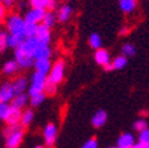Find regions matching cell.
I'll return each mask as SVG.
<instances>
[{
    "instance_id": "5b68a950",
    "label": "cell",
    "mask_w": 149,
    "mask_h": 148,
    "mask_svg": "<svg viewBox=\"0 0 149 148\" xmlns=\"http://www.w3.org/2000/svg\"><path fill=\"white\" fill-rule=\"evenodd\" d=\"M15 62L17 64L19 68H23V69H27V68L33 67L35 59L32 56L27 55V53L19 51L17 48H15Z\"/></svg>"
},
{
    "instance_id": "d6986e66",
    "label": "cell",
    "mask_w": 149,
    "mask_h": 148,
    "mask_svg": "<svg viewBox=\"0 0 149 148\" xmlns=\"http://www.w3.org/2000/svg\"><path fill=\"white\" fill-rule=\"evenodd\" d=\"M118 4L124 13H132L137 7V0H120Z\"/></svg>"
},
{
    "instance_id": "ab89813d",
    "label": "cell",
    "mask_w": 149,
    "mask_h": 148,
    "mask_svg": "<svg viewBox=\"0 0 149 148\" xmlns=\"http://www.w3.org/2000/svg\"><path fill=\"white\" fill-rule=\"evenodd\" d=\"M128 31H129V28H128V27H123V28L120 29V34H121V35H127Z\"/></svg>"
},
{
    "instance_id": "d4e9b609",
    "label": "cell",
    "mask_w": 149,
    "mask_h": 148,
    "mask_svg": "<svg viewBox=\"0 0 149 148\" xmlns=\"http://www.w3.org/2000/svg\"><path fill=\"white\" fill-rule=\"evenodd\" d=\"M44 100H45V93L44 92L37 93V95H33V96H29V103H31L32 107H37V105H40Z\"/></svg>"
},
{
    "instance_id": "3957f363",
    "label": "cell",
    "mask_w": 149,
    "mask_h": 148,
    "mask_svg": "<svg viewBox=\"0 0 149 148\" xmlns=\"http://www.w3.org/2000/svg\"><path fill=\"white\" fill-rule=\"evenodd\" d=\"M45 81H47V76L41 75L39 72H33L31 77V83H28V95L33 96L37 93L44 92V87H45Z\"/></svg>"
},
{
    "instance_id": "bcb514c9",
    "label": "cell",
    "mask_w": 149,
    "mask_h": 148,
    "mask_svg": "<svg viewBox=\"0 0 149 148\" xmlns=\"http://www.w3.org/2000/svg\"><path fill=\"white\" fill-rule=\"evenodd\" d=\"M65 1H67V0H65Z\"/></svg>"
},
{
    "instance_id": "8992f818",
    "label": "cell",
    "mask_w": 149,
    "mask_h": 148,
    "mask_svg": "<svg viewBox=\"0 0 149 148\" xmlns=\"http://www.w3.org/2000/svg\"><path fill=\"white\" fill-rule=\"evenodd\" d=\"M43 136L44 140H45V147L51 148L56 143V139H57V127H56V124L53 123L47 124L43 131Z\"/></svg>"
},
{
    "instance_id": "ac0fdd59",
    "label": "cell",
    "mask_w": 149,
    "mask_h": 148,
    "mask_svg": "<svg viewBox=\"0 0 149 148\" xmlns=\"http://www.w3.org/2000/svg\"><path fill=\"white\" fill-rule=\"evenodd\" d=\"M51 55H52V49H51L49 46H47V44H39L33 58H35V60H36V59H49Z\"/></svg>"
},
{
    "instance_id": "f35d334b",
    "label": "cell",
    "mask_w": 149,
    "mask_h": 148,
    "mask_svg": "<svg viewBox=\"0 0 149 148\" xmlns=\"http://www.w3.org/2000/svg\"><path fill=\"white\" fill-rule=\"evenodd\" d=\"M130 148H149V145H145V144H140V143H134L133 145Z\"/></svg>"
},
{
    "instance_id": "83f0119b",
    "label": "cell",
    "mask_w": 149,
    "mask_h": 148,
    "mask_svg": "<svg viewBox=\"0 0 149 148\" xmlns=\"http://www.w3.org/2000/svg\"><path fill=\"white\" fill-rule=\"evenodd\" d=\"M136 55V47L133 46V44H125V46H123V56H125V58H132V56Z\"/></svg>"
},
{
    "instance_id": "30bf717a",
    "label": "cell",
    "mask_w": 149,
    "mask_h": 148,
    "mask_svg": "<svg viewBox=\"0 0 149 148\" xmlns=\"http://www.w3.org/2000/svg\"><path fill=\"white\" fill-rule=\"evenodd\" d=\"M20 116H22V109L9 107V111L4 121L7 123V126H20Z\"/></svg>"
},
{
    "instance_id": "cb8c5ba5",
    "label": "cell",
    "mask_w": 149,
    "mask_h": 148,
    "mask_svg": "<svg viewBox=\"0 0 149 148\" xmlns=\"http://www.w3.org/2000/svg\"><path fill=\"white\" fill-rule=\"evenodd\" d=\"M17 69H19V67H17V64H16L15 60H8L3 67V72L6 75H8V76L15 75L16 72H17Z\"/></svg>"
},
{
    "instance_id": "7402d4cb",
    "label": "cell",
    "mask_w": 149,
    "mask_h": 148,
    "mask_svg": "<svg viewBox=\"0 0 149 148\" xmlns=\"http://www.w3.org/2000/svg\"><path fill=\"white\" fill-rule=\"evenodd\" d=\"M55 23H56V15L52 12V11H45L44 18H43V20H41V24L48 27V28H51L55 25Z\"/></svg>"
},
{
    "instance_id": "6da1fadb",
    "label": "cell",
    "mask_w": 149,
    "mask_h": 148,
    "mask_svg": "<svg viewBox=\"0 0 149 148\" xmlns=\"http://www.w3.org/2000/svg\"><path fill=\"white\" fill-rule=\"evenodd\" d=\"M3 133L7 148H19L24 137V130L22 126H7Z\"/></svg>"
},
{
    "instance_id": "603a6c76",
    "label": "cell",
    "mask_w": 149,
    "mask_h": 148,
    "mask_svg": "<svg viewBox=\"0 0 149 148\" xmlns=\"http://www.w3.org/2000/svg\"><path fill=\"white\" fill-rule=\"evenodd\" d=\"M111 64H112V68H113V69H123V68H125V65L128 64V59L123 55L116 56Z\"/></svg>"
},
{
    "instance_id": "7bdbcfd3",
    "label": "cell",
    "mask_w": 149,
    "mask_h": 148,
    "mask_svg": "<svg viewBox=\"0 0 149 148\" xmlns=\"http://www.w3.org/2000/svg\"><path fill=\"white\" fill-rule=\"evenodd\" d=\"M36 148H48V147H45V145H37Z\"/></svg>"
},
{
    "instance_id": "b9f144b4",
    "label": "cell",
    "mask_w": 149,
    "mask_h": 148,
    "mask_svg": "<svg viewBox=\"0 0 149 148\" xmlns=\"http://www.w3.org/2000/svg\"><path fill=\"white\" fill-rule=\"evenodd\" d=\"M25 7V3H23V1H20V4H19V9H23Z\"/></svg>"
},
{
    "instance_id": "ee69618b",
    "label": "cell",
    "mask_w": 149,
    "mask_h": 148,
    "mask_svg": "<svg viewBox=\"0 0 149 148\" xmlns=\"http://www.w3.org/2000/svg\"><path fill=\"white\" fill-rule=\"evenodd\" d=\"M12 1H19V0H12Z\"/></svg>"
},
{
    "instance_id": "5bb4252c",
    "label": "cell",
    "mask_w": 149,
    "mask_h": 148,
    "mask_svg": "<svg viewBox=\"0 0 149 148\" xmlns=\"http://www.w3.org/2000/svg\"><path fill=\"white\" fill-rule=\"evenodd\" d=\"M28 103V95L27 93H17L13 96V99L9 102V107L17 108V109H24V107Z\"/></svg>"
},
{
    "instance_id": "484cf974",
    "label": "cell",
    "mask_w": 149,
    "mask_h": 148,
    "mask_svg": "<svg viewBox=\"0 0 149 148\" xmlns=\"http://www.w3.org/2000/svg\"><path fill=\"white\" fill-rule=\"evenodd\" d=\"M36 29H37V24L25 23V25H24V36L25 37H35Z\"/></svg>"
},
{
    "instance_id": "d6a6232c",
    "label": "cell",
    "mask_w": 149,
    "mask_h": 148,
    "mask_svg": "<svg viewBox=\"0 0 149 148\" xmlns=\"http://www.w3.org/2000/svg\"><path fill=\"white\" fill-rule=\"evenodd\" d=\"M9 111V104H6V103L0 102V120H4Z\"/></svg>"
},
{
    "instance_id": "ba28073f",
    "label": "cell",
    "mask_w": 149,
    "mask_h": 148,
    "mask_svg": "<svg viewBox=\"0 0 149 148\" xmlns=\"http://www.w3.org/2000/svg\"><path fill=\"white\" fill-rule=\"evenodd\" d=\"M35 39H36L39 43L49 46V43H51V28L43 25L41 23L40 24H37V29H36V34H35Z\"/></svg>"
},
{
    "instance_id": "e575fe53",
    "label": "cell",
    "mask_w": 149,
    "mask_h": 148,
    "mask_svg": "<svg viewBox=\"0 0 149 148\" xmlns=\"http://www.w3.org/2000/svg\"><path fill=\"white\" fill-rule=\"evenodd\" d=\"M97 147H99V143H97V140L95 139V137H92V139H88L87 142L84 143L81 148H97Z\"/></svg>"
},
{
    "instance_id": "f1b7e54d",
    "label": "cell",
    "mask_w": 149,
    "mask_h": 148,
    "mask_svg": "<svg viewBox=\"0 0 149 148\" xmlns=\"http://www.w3.org/2000/svg\"><path fill=\"white\" fill-rule=\"evenodd\" d=\"M137 143L149 145V130H148V128H145V130H143V131H140V132H139Z\"/></svg>"
},
{
    "instance_id": "d590c367",
    "label": "cell",
    "mask_w": 149,
    "mask_h": 148,
    "mask_svg": "<svg viewBox=\"0 0 149 148\" xmlns=\"http://www.w3.org/2000/svg\"><path fill=\"white\" fill-rule=\"evenodd\" d=\"M59 0H45V9L47 11H53L57 7Z\"/></svg>"
},
{
    "instance_id": "1f68e13d",
    "label": "cell",
    "mask_w": 149,
    "mask_h": 148,
    "mask_svg": "<svg viewBox=\"0 0 149 148\" xmlns=\"http://www.w3.org/2000/svg\"><path fill=\"white\" fill-rule=\"evenodd\" d=\"M133 128L140 132V131H143V130H145V128H148V123H146L145 119H139V120L134 121Z\"/></svg>"
},
{
    "instance_id": "f6af8a7d",
    "label": "cell",
    "mask_w": 149,
    "mask_h": 148,
    "mask_svg": "<svg viewBox=\"0 0 149 148\" xmlns=\"http://www.w3.org/2000/svg\"><path fill=\"white\" fill-rule=\"evenodd\" d=\"M112 148H116V147H112Z\"/></svg>"
},
{
    "instance_id": "f546056e",
    "label": "cell",
    "mask_w": 149,
    "mask_h": 148,
    "mask_svg": "<svg viewBox=\"0 0 149 148\" xmlns=\"http://www.w3.org/2000/svg\"><path fill=\"white\" fill-rule=\"evenodd\" d=\"M56 91H57V86L53 83H51L49 80L45 81V87H44V93H45V96H52L56 93Z\"/></svg>"
},
{
    "instance_id": "52a82bcc",
    "label": "cell",
    "mask_w": 149,
    "mask_h": 148,
    "mask_svg": "<svg viewBox=\"0 0 149 148\" xmlns=\"http://www.w3.org/2000/svg\"><path fill=\"white\" fill-rule=\"evenodd\" d=\"M45 9L43 8H31L28 9L24 15V22L25 23H32V24H40L41 20L44 18Z\"/></svg>"
},
{
    "instance_id": "4316f807",
    "label": "cell",
    "mask_w": 149,
    "mask_h": 148,
    "mask_svg": "<svg viewBox=\"0 0 149 148\" xmlns=\"http://www.w3.org/2000/svg\"><path fill=\"white\" fill-rule=\"evenodd\" d=\"M88 41H89V46L92 48H95V49L101 48V37H100L99 34H92L89 36V40Z\"/></svg>"
},
{
    "instance_id": "9c48e42d",
    "label": "cell",
    "mask_w": 149,
    "mask_h": 148,
    "mask_svg": "<svg viewBox=\"0 0 149 148\" xmlns=\"http://www.w3.org/2000/svg\"><path fill=\"white\" fill-rule=\"evenodd\" d=\"M13 96H15V92H13L11 81H6V83L0 86V102L1 103L9 104V102L13 99Z\"/></svg>"
},
{
    "instance_id": "277c9868",
    "label": "cell",
    "mask_w": 149,
    "mask_h": 148,
    "mask_svg": "<svg viewBox=\"0 0 149 148\" xmlns=\"http://www.w3.org/2000/svg\"><path fill=\"white\" fill-rule=\"evenodd\" d=\"M64 74H65V64L63 60H59V62H56V64H52L49 72L47 75V80H49L51 83L57 86L59 83L63 81Z\"/></svg>"
},
{
    "instance_id": "e0dca14e",
    "label": "cell",
    "mask_w": 149,
    "mask_h": 148,
    "mask_svg": "<svg viewBox=\"0 0 149 148\" xmlns=\"http://www.w3.org/2000/svg\"><path fill=\"white\" fill-rule=\"evenodd\" d=\"M107 120H108V115H107L105 111H102V109H99V111L92 116V124H93V127H96V128L102 127L107 123Z\"/></svg>"
},
{
    "instance_id": "9a60e30c",
    "label": "cell",
    "mask_w": 149,
    "mask_h": 148,
    "mask_svg": "<svg viewBox=\"0 0 149 148\" xmlns=\"http://www.w3.org/2000/svg\"><path fill=\"white\" fill-rule=\"evenodd\" d=\"M95 60H96L97 64L100 65H105L108 63H111V55L107 49L104 48H99L96 49V52H95Z\"/></svg>"
},
{
    "instance_id": "2e32d148",
    "label": "cell",
    "mask_w": 149,
    "mask_h": 148,
    "mask_svg": "<svg viewBox=\"0 0 149 148\" xmlns=\"http://www.w3.org/2000/svg\"><path fill=\"white\" fill-rule=\"evenodd\" d=\"M71 16H72V7L68 6V4H64V6H61L59 8L56 19H59V22H61V23H65V22H68Z\"/></svg>"
},
{
    "instance_id": "4dcf8cb0",
    "label": "cell",
    "mask_w": 149,
    "mask_h": 148,
    "mask_svg": "<svg viewBox=\"0 0 149 148\" xmlns=\"http://www.w3.org/2000/svg\"><path fill=\"white\" fill-rule=\"evenodd\" d=\"M7 37H8V32L0 31V52H4L8 48L7 47Z\"/></svg>"
},
{
    "instance_id": "4fadbf2b",
    "label": "cell",
    "mask_w": 149,
    "mask_h": 148,
    "mask_svg": "<svg viewBox=\"0 0 149 148\" xmlns=\"http://www.w3.org/2000/svg\"><path fill=\"white\" fill-rule=\"evenodd\" d=\"M134 143H136L134 136L130 132H124L121 133L117 140V148H130Z\"/></svg>"
},
{
    "instance_id": "44dd1931",
    "label": "cell",
    "mask_w": 149,
    "mask_h": 148,
    "mask_svg": "<svg viewBox=\"0 0 149 148\" xmlns=\"http://www.w3.org/2000/svg\"><path fill=\"white\" fill-rule=\"evenodd\" d=\"M24 39H25L24 35H9L8 34V37H7V47L15 49Z\"/></svg>"
},
{
    "instance_id": "836d02e7",
    "label": "cell",
    "mask_w": 149,
    "mask_h": 148,
    "mask_svg": "<svg viewBox=\"0 0 149 148\" xmlns=\"http://www.w3.org/2000/svg\"><path fill=\"white\" fill-rule=\"evenodd\" d=\"M31 8H43L45 9V0H29Z\"/></svg>"
},
{
    "instance_id": "7c38bea8",
    "label": "cell",
    "mask_w": 149,
    "mask_h": 148,
    "mask_svg": "<svg viewBox=\"0 0 149 148\" xmlns=\"http://www.w3.org/2000/svg\"><path fill=\"white\" fill-rule=\"evenodd\" d=\"M13 88V92L15 95L17 93H25V90L28 88V80L25 76H17L13 79V81H11Z\"/></svg>"
},
{
    "instance_id": "ffe728a7",
    "label": "cell",
    "mask_w": 149,
    "mask_h": 148,
    "mask_svg": "<svg viewBox=\"0 0 149 148\" xmlns=\"http://www.w3.org/2000/svg\"><path fill=\"white\" fill-rule=\"evenodd\" d=\"M33 120V111L32 109H23L22 111V116H20V126L24 128L28 127Z\"/></svg>"
},
{
    "instance_id": "60d3db41",
    "label": "cell",
    "mask_w": 149,
    "mask_h": 148,
    "mask_svg": "<svg viewBox=\"0 0 149 148\" xmlns=\"http://www.w3.org/2000/svg\"><path fill=\"white\" fill-rule=\"evenodd\" d=\"M102 67H104V69H105V71H112V69H113L111 63H108V64H105V65H102Z\"/></svg>"
},
{
    "instance_id": "74e56055",
    "label": "cell",
    "mask_w": 149,
    "mask_h": 148,
    "mask_svg": "<svg viewBox=\"0 0 149 148\" xmlns=\"http://www.w3.org/2000/svg\"><path fill=\"white\" fill-rule=\"evenodd\" d=\"M13 3H15V1H12V0H0V4H3V6L6 7L7 9L12 8V7H13Z\"/></svg>"
},
{
    "instance_id": "7a4b0ae2",
    "label": "cell",
    "mask_w": 149,
    "mask_h": 148,
    "mask_svg": "<svg viewBox=\"0 0 149 148\" xmlns=\"http://www.w3.org/2000/svg\"><path fill=\"white\" fill-rule=\"evenodd\" d=\"M24 18L19 13L6 16V28L9 35H24Z\"/></svg>"
},
{
    "instance_id": "8fae6325",
    "label": "cell",
    "mask_w": 149,
    "mask_h": 148,
    "mask_svg": "<svg viewBox=\"0 0 149 148\" xmlns=\"http://www.w3.org/2000/svg\"><path fill=\"white\" fill-rule=\"evenodd\" d=\"M35 67V72H39L41 75H48L51 67H52V63H51V59H36L33 63Z\"/></svg>"
},
{
    "instance_id": "8d00e7d4",
    "label": "cell",
    "mask_w": 149,
    "mask_h": 148,
    "mask_svg": "<svg viewBox=\"0 0 149 148\" xmlns=\"http://www.w3.org/2000/svg\"><path fill=\"white\" fill-rule=\"evenodd\" d=\"M7 16V8L3 6V4H0V24L3 23V20L6 19Z\"/></svg>"
}]
</instances>
